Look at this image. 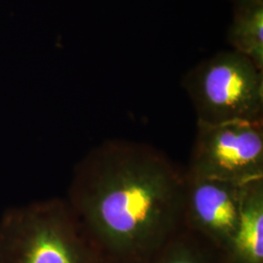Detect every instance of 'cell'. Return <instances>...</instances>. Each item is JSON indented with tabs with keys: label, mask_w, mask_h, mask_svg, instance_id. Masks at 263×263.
<instances>
[{
	"label": "cell",
	"mask_w": 263,
	"mask_h": 263,
	"mask_svg": "<svg viewBox=\"0 0 263 263\" xmlns=\"http://www.w3.org/2000/svg\"><path fill=\"white\" fill-rule=\"evenodd\" d=\"M185 186L165 152L109 140L76 165L66 200L106 263H151L184 227Z\"/></svg>",
	"instance_id": "cell-1"
},
{
	"label": "cell",
	"mask_w": 263,
	"mask_h": 263,
	"mask_svg": "<svg viewBox=\"0 0 263 263\" xmlns=\"http://www.w3.org/2000/svg\"><path fill=\"white\" fill-rule=\"evenodd\" d=\"M0 263H106L66 199L13 208L0 218Z\"/></svg>",
	"instance_id": "cell-2"
},
{
	"label": "cell",
	"mask_w": 263,
	"mask_h": 263,
	"mask_svg": "<svg viewBox=\"0 0 263 263\" xmlns=\"http://www.w3.org/2000/svg\"><path fill=\"white\" fill-rule=\"evenodd\" d=\"M197 123L263 122V69L235 51L201 62L182 80Z\"/></svg>",
	"instance_id": "cell-3"
},
{
	"label": "cell",
	"mask_w": 263,
	"mask_h": 263,
	"mask_svg": "<svg viewBox=\"0 0 263 263\" xmlns=\"http://www.w3.org/2000/svg\"><path fill=\"white\" fill-rule=\"evenodd\" d=\"M186 171L237 185L263 179V122L197 123Z\"/></svg>",
	"instance_id": "cell-4"
},
{
	"label": "cell",
	"mask_w": 263,
	"mask_h": 263,
	"mask_svg": "<svg viewBox=\"0 0 263 263\" xmlns=\"http://www.w3.org/2000/svg\"><path fill=\"white\" fill-rule=\"evenodd\" d=\"M243 185L186 171L184 226L226 252L239 222Z\"/></svg>",
	"instance_id": "cell-5"
},
{
	"label": "cell",
	"mask_w": 263,
	"mask_h": 263,
	"mask_svg": "<svg viewBox=\"0 0 263 263\" xmlns=\"http://www.w3.org/2000/svg\"><path fill=\"white\" fill-rule=\"evenodd\" d=\"M226 253L230 263H263V179L243 185L239 222Z\"/></svg>",
	"instance_id": "cell-6"
},
{
	"label": "cell",
	"mask_w": 263,
	"mask_h": 263,
	"mask_svg": "<svg viewBox=\"0 0 263 263\" xmlns=\"http://www.w3.org/2000/svg\"><path fill=\"white\" fill-rule=\"evenodd\" d=\"M151 263H230L226 252L185 226Z\"/></svg>",
	"instance_id": "cell-7"
},
{
	"label": "cell",
	"mask_w": 263,
	"mask_h": 263,
	"mask_svg": "<svg viewBox=\"0 0 263 263\" xmlns=\"http://www.w3.org/2000/svg\"><path fill=\"white\" fill-rule=\"evenodd\" d=\"M227 40L233 51L263 69V7L235 13Z\"/></svg>",
	"instance_id": "cell-8"
},
{
	"label": "cell",
	"mask_w": 263,
	"mask_h": 263,
	"mask_svg": "<svg viewBox=\"0 0 263 263\" xmlns=\"http://www.w3.org/2000/svg\"><path fill=\"white\" fill-rule=\"evenodd\" d=\"M234 2V14L247 10L263 7V0H233Z\"/></svg>",
	"instance_id": "cell-9"
}]
</instances>
